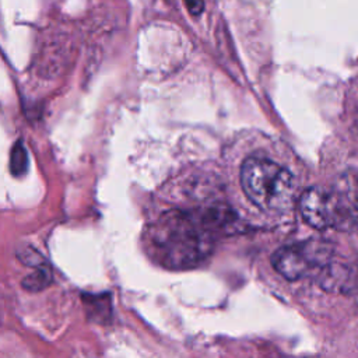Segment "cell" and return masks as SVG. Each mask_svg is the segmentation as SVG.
<instances>
[{
	"mask_svg": "<svg viewBox=\"0 0 358 358\" xmlns=\"http://www.w3.org/2000/svg\"><path fill=\"white\" fill-rule=\"evenodd\" d=\"M183 3L192 15H200L204 10V0H183Z\"/></svg>",
	"mask_w": 358,
	"mask_h": 358,
	"instance_id": "8",
	"label": "cell"
},
{
	"mask_svg": "<svg viewBox=\"0 0 358 358\" xmlns=\"http://www.w3.org/2000/svg\"><path fill=\"white\" fill-rule=\"evenodd\" d=\"M333 248L320 239H309L277 249L271 256L273 267L287 280L295 281L317 275L331 263Z\"/></svg>",
	"mask_w": 358,
	"mask_h": 358,
	"instance_id": "3",
	"label": "cell"
},
{
	"mask_svg": "<svg viewBox=\"0 0 358 358\" xmlns=\"http://www.w3.org/2000/svg\"><path fill=\"white\" fill-rule=\"evenodd\" d=\"M206 220L201 224L196 217L185 213H172L161 218L150 238L161 263L169 267H192L211 250V236Z\"/></svg>",
	"mask_w": 358,
	"mask_h": 358,
	"instance_id": "1",
	"label": "cell"
},
{
	"mask_svg": "<svg viewBox=\"0 0 358 358\" xmlns=\"http://www.w3.org/2000/svg\"><path fill=\"white\" fill-rule=\"evenodd\" d=\"M50 278L52 277L48 268H38L22 280V287L29 291H39L50 282Z\"/></svg>",
	"mask_w": 358,
	"mask_h": 358,
	"instance_id": "7",
	"label": "cell"
},
{
	"mask_svg": "<svg viewBox=\"0 0 358 358\" xmlns=\"http://www.w3.org/2000/svg\"><path fill=\"white\" fill-rule=\"evenodd\" d=\"M28 166V155H27V150L24 147V144L17 143L13 147L11 151V158H10V171L13 172V175L20 176L27 171Z\"/></svg>",
	"mask_w": 358,
	"mask_h": 358,
	"instance_id": "6",
	"label": "cell"
},
{
	"mask_svg": "<svg viewBox=\"0 0 358 358\" xmlns=\"http://www.w3.org/2000/svg\"><path fill=\"white\" fill-rule=\"evenodd\" d=\"M329 192L333 228L358 235V173L347 172Z\"/></svg>",
	"mask_w": 358,
	"mask_h": 358,
	"instance_id": "4",
	"label": "cell"
},
{
	"mask_svg": "<svg viewBox=\"0 0 358 358\" xmlns=\"http://www.w3.org/2000/svg\"><path fill=\"white\" fill-rule=\"evenodd\" d=\"M299 210L310 227L316 229L331 228L333 217L329 189L320 186L306 189L299 199Z\"/></svg>",
	"mask_w": 358,
	"mask_h": 358,
	"instance_id": "5",
	"label": "cell"
},
{
	"mask_svg": "<svg viewBox=\"0 0 358 358\" xmlns=\"http://www.w3.org/2000/svg\"><path fill=\"white\" fill-rule=\"evenodd\" d=\"M241 185L248 199L266 213H287L296 193L294 175L264 157H249L241 168Z\"/></svg>",
	"mask_w": 358,
	"mask_h": 358,
	"instance_id": "2",
	"label": "cell"
}]
</instances>
